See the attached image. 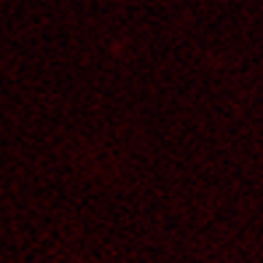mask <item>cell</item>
<instances>
[]
</instances>
